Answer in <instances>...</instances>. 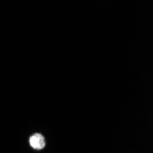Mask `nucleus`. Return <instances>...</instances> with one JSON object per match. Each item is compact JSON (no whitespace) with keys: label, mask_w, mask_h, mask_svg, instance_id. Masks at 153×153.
<instances>
[{"label":"nucleus","mask_w":153,"mask_h":153,"mask_svg":"<svg viewBox=\"0 0 153 153\" xmlns=\"http://www.w3.org/2000/svg\"><path fill=\"white\" fill-rule=\"evenodd\" d=\"M30 145L32 149L37 150L43 149L46 145L45 137L39 133H36L30 137Z\"/></svg>","instance_id":"1"}]
</instances>
